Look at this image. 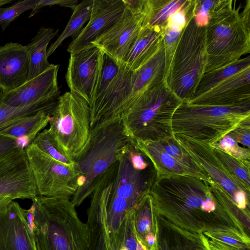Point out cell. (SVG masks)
Segmentation results:
<instances>
[{
	"label": "cell",
	"instance_id": "obj_12",
	"mask_svg": "<svg viewBox=\"0 0 250 250\" xmlns=\"http://www.w3.org/2000/svg\"><path fill=\"white\" fill-rule=\"evenodd\" d=\"M174 137L212 181L228 194L239 208L249 210L250 189L228 172L214 153L211 145L184 135H175Z\"/></svg>",
	"mask_w": 250,
	"mask_h": 250
},
{
	"label": "cell",
	"instance_id": "obj_42",
	"mask_svg": "<svg viewBox=\"0 0 250 250\" xmlns=\"http://www.w3.org/2000/svg\"><path fill=\"white\" fill-rule=\"evenodd\" d=\"M16 144L18 148L25 149L31 143L28 136L23 135L15 139Z\"/></svg>",
	"mask_w": 250,
	"mask_h": 250
},
{
	"label": "cell",
	"instance_id": "obj_33",
	"mask_svg": "<svg viewBox=\"0 0 250 250\" xmlns=\"http://www.w3.org/2000/svg\"><path fill=\"white\" fill-rule=\"evenodd\" d=\"M183 30L166 26L163 30V43L165 58V82L168 76L173 57Z\"/></svg>",
	"mask_w": 250,
	"mask_h": 250
},
{
	"label": "cell",
	"instance_id": "obj_41",
	"mask_svg": "<svg viewBox=\"0 0 250 250\" xmlns=\"http://www.w3.org/2000/svg\"><path fill=\"white\" fill-rule=\"evenodd\" d=\"M205 239L208 250H240L227 246L221 242L208 239L205 236Z\"/></svg>",
	"mask_w": 250,
	"mask_h": 250
},
{
	"label": "cell",
	"instance_id": "obj_40",
	"mask_svg": "<svg viewBox=\"0 0 250 250\" xmlns=\"http://www.w3.org/2000/svg\"><path fill=\"white\" fill-rule=\"evenodd\" d=\"M125 6L134 15H142L145 0H123Z\"/></svg>",
	"mask_w": 250,
	"mask_h": 250
},
{
	"label": "cell",
	"instance_id": "obj_13",
	"mask_svg": "<svg viewBox=\"0 0 250 250\" xmlns=\"http://www.w3.org/2000/svg\"><path fill=\"white\" fill-rule=\"evenodd\" d=\"M38 195L25 149L0 158V197L32 200Z\"/></svg>",
	"mask_w": 250,
	"mask_h": 250
},
{
	"label": "cell",
	"instance_id": "obj_23",
	"mask_svg": "<svg viewBox=\"0 0 250 250\" xmlns=\"http://www.w3.org/2000/svg\"><path fill=\"white\" fill-rule=\"evenodd\" d=\"M58 31L59 29L55 30L53 28L42 27L31 42L25 46L29 60L27 81L42 73L53 65L48 61L47 48Z\"/></svg>",
	"mask_w": 250,
	"mask_h": 250
},
{
	"label": "cell",
	"instance_id": "obj_9",
	"mask_svg": "<svg viewBox=\"0 0 250 250\" xmlns=\"http://www.w3.org/2000/svg\"><path fill=\"white\" fill-rule=\"evenodd\" d=\"M90 121V106L85 99L71 91L59 96L48 129L60 151L73 161L88 139Z\"/></svg>",
	"mask_w": 250,
	"mask_h": 250
},
{
	"label": "cell",
	"instance_id": "obj_15",
	"mask_svg": "<svg viewBox=\"0 0 250 250\" xmlns=\"http://www.w3.org/2000/svg\"><path fill=\"white\" fill-rule=\"evenodd\" d=\"M143 19L142 15L133 14L125 7L115 23L92 43L120 64L124 62L136 40Z\"/></svg>",
	"mask_w": 250,
	"mask_h": 250
},
{
	"label": "cell",
	"instance_id": "obj_14",
	"mask_svg": "<svg viewBox=\"0 0 250 250\" xmlns=\"http://www.w3.org/2000/svg\"><path fill=\"white\" fill-rule=\"evenodd\" d=\"M102 51L91 43L84 48L70 53L65 75L67 84L74 92L91 103Z\"/></svg>",
	"mask_w": 250,
	"mask_h": 250
},
{
	"label": "cell",
	"instance_id": "obj_7",
	"mask_svg": "<svg viewBox=\"0 0 250 250\" xmlns=\"http://www.w3.org/2000/svg\"><path fill=\"white\" fill-rule=\"evenodd\" d=\"M250 119V104L233 106L197 105L182 102L172 121L173 135L212 145Z\"/></svg>",
	"mask_w": 250,
	"mask_h": 250
},
{
	"label": "cell",
	"instance_id": "obj_29",
	"mask_svg": "<svg viewBox=\"0 0 250 250\" xmlns=\"http://www.w3.org/2000/svg\"><path fill=\"white\" fill-rule=\"evenodd\" d=\"M249 67H250V55L205 73L193 96L209 90L226 78Z\"/></svg>",
	"mask_w": 250,
	"mask_h": 250
},
{
	"label": "cell",
	"instance_id": "obj_18",
	"mask_svg": "<svg viewBox=\"0 0 250 250\" xmlns=\"http://www.w3.org/2000/svg\"><path fill=\"white\" fill-rule=\"evenodd\" d=\"M125 8L123 0H93L87 24L70 42L67 51L72 53L92 43L115 23Z\"/></svg>",
	"mask_w": 250,
	"mask_h": 250
},
{
	"label": "cell",
	"instance_id": "obj_5",
	"mask_svg": "<svg viewBox=\"0 0 250 250\" xmlns=\"http://www.w3.org/2000/svg\"><path fill=\"white\" fill-rule=\"evenodd\" d=\"M165 67L163 43L150 59L135 71L129 69L123 62L120 63L116 76L91 115L90 127L121 118L142 94L164 81Z\"/></svg>",
	"mask_w": 250,
	"mask_h": 250
},
{
	"label": "cell",
	"instance_id": "obj_19",
	"mask_svg": "<svg viewBox=\"0 0 250 250\" xmlns=\"http://www.w3.org/2000/svg\"><path fill=\"white\" fill-rule=\"evenodd\" d=\"M0 250H38L24 209L13 200L0 212Z\"/></svg>",
	"mask_w": 250,
	"mask_h": 250
},
{
	"label": "cell",
	"instance_id": "obj_21",
	"mask_svg": "<svg viewBox=\"0 0 250 250\" xmlns=\"http://www.w3.org/2000/svg\"><path fill=\"white\" fill-rule=\"evenodd\" d=\"M156 237L148 250H208L202 233L186 230L157 214Z\"/></svg>",
	"mask_w": 250,
	"mask_h": 250
},
{
	"label": "cell",
	"instance_id": "obj_43",
	"mask_svg": "<svg viewBox=\"0 0 250 250\" xmlns=\"http://www.w3.org/2000/svg\"><path fill=\"white\" fill-rule=\"evenodd\" d=\"M13 200L9 197H0V212L2 211Z\"/></svg>",
	"mask_w": 250,
	"mask_h": 250
},
{
	"label": "cell",
	"instance_id": "obj_17",
	"mask_svg": "<svg viewBox=\"0 0 250 250\" xmlns=\"http://www.w3.org/2000/svg\"><path fill=\"white\" fill-rule=\"evenodd\" d=\"M188 104L233 106L250 104V67L226 78L209 90L183 101Z\"/></svg>",
	"mask_w": 250,
	"mask_h": 250
},
{
	"label": "cell",
	"instance_id": "obj_34",
	"mask_svg": "<svg viewBox=\"0 0 250 250\" xmlns=\"http://www.w3.org/2000/svg\"><path fill=\"white\" fill-rule=\"evenodd\" d=\"M227 0H194L193 16L197 25L205 27L210 15L223 6Z\"/></svg>",
	"mask_w": 250,
	"mask_h": 250
},
{
	"label": "cell",
	"instance_id": "obj_36",
	"mask_svg": "<svg viewBox=\"0 0 250 250\" xmlns=\"http://www.w3.org/2000/svg\"><path fill=\"white\" fill-rule=\"evenodd\" d=\"M221 149L244 164L250 166V149L241 146L228 134L217 143L211 145Z\"/></svg>",
	"mask_w": 250,
	"mask_h": 250
},
{
	"label": "cell",
	"instance_id": "obj_27",
	"mask_svg": "<svg viewBox=\"0 0 250 250\" xmlns=\"http://www.w3.org/2000/svg\"><path fill=\"white\" fill-rule=\"evenodd\" d=\"M93 0H83L75 7L64 29L47 49L48 57L53 54L67 38L72 37L74 39L81 33L83 25L89 20Z\"/></svg>",
	"mask_w": 250,
	"mask_h": 250
},
{
	"label": "cell",
	"instance_id": "obj_39",
	"mask_svg": "<svg viewBox=\"0 0 250 250\" xmlns=\"http://www.w3.org/2000/svg\"><path fill=\"white\" fill-rule=\"evenodd\" d=\"M18 148L15 139L0 135V158Z\"/></svg>",
	"mask_w": 250,
	"mask_h": 250
},
{
	"label": "cell",
	"instance_id": "obj_44",
	"mask_svg": "<svg viewBox=\"0 0 250 250\" xmlns=\"http://www.w3.org/2000/svg\"><path fill=\"white\" fill-rule=\"evenodd\" d=\"M13 0H0V7L4 4L10 3Z\"/></svg>",
	"mask_w": 250,
	"mask_h": 250
},
{
	"label": "cell",
	"instance_id": "obj_4",
	"mask_svg": "<svg viewBox=\"0 0 250 250\" xmlns=\"http://www.w3.org/2000/svg\"><path fill=\"white\" fill-rule=\"evenodd\" d=\"M225 4L209 16L205 28V73L241 59L250 52V0L242 11Z\"/></svg>",
	"mask_w": 250,
	"mask_h": 250
},
{
	"label": "cell",
	"instance_id": "obj_26",
	"mask_svg": "<svg viewBox=\"0 0 250 250\" xmlns=\"http://www.w3.org/2000/svg\"><path fill=\"white\" fill-rule=\"evenodd\" d=\"M120 64L102 51L98 73L90 104L91 115L96 110L112 81L116 76Z\"/></svg>",
	"mask_w": 250,
	"mask_h": 250
},
{
	"label": "cell",
	"instance_id": "obj_25",
	"mask_svg": "<svg viewBox=\"0 0 250 250\" xmlns=\"http://www.w3.org/2000/svg\"><path fill=\"white\" fill-rule=\"evenodd\" d=\"M188 0H145L142 27L164 30L169 16Z\"/></svg>",
	"mask_w": 250,
	"mask_h": 250
},
{
	"label": "cell",
	"instance_id": "obj_31",
	"mask_svg": "<svg viewBox=\"0 0 250 250\" xmlns=\"http://www.w3.org/2000/svg\"><path fill=\"white\" fill-rule=\"evenodd\" d=\"M212 147L214 153L228 172L250 189V166L244 164L221 149Z\"/></svg>",
	"mask_w": 250,
	"mask_h": 250
},
{
	"label": "cell",
	"instance_id": "obj_24",
	"mask_svg": "<svg viewBox=\"0 0 250 250\" xmlns=\"http://www.w3.org/2000/svg\"><path fill=\"white\" fill-rule=\"evenodd\" d=\"M56 104L35 114L19 119L0 130V135L14 139L26 135L32 143L37 135L49 123Z\"/></svg>",
	"mask_w": 250,
	"mask_h": 250
},
{
	"label": "cell",
	"instance_id": "obj_37",
	"mask_svg": "<svg viewBox=\"0 0 250 250\" xmlns=\"http://www.w3.org/2000/svg\"><path fill=\"white\" fill-rule=\"evenodd\" d=\"M228 135L237 143L250 148V119L244 121Z\"/></svg>",
	"mask_w": 250,
	"mask_h": 250
},
{
	"label": "cell",
	"instance_id": "obj_28",
	"mask_svg": "<svg viewBox=\"0 0 250 250\" xmlns=\"http://www.w3.org/2000/svg\"><path fill=\"white\" fill-rule=\"evenodd\" d=\"M134 224L136 233L143 243L147 234L156 235L157 214L149 192L141 200L135 208Z\"/></svg>",
	"mask_w": 250,
	"mask_h": 250
},
{
	"label": "cell",
	"instance_id": "obj_38",
	"mask_svg": "<svg viewBox=\"0 0 250 250\" xmlns=\"http://www.w3.org/2000/svg\"><path fill=\"white\" fill-rule=\"evenodd\" d=\"M78 0H38L35 6L32 9L29 18L33 17L42 7L46 6L59 5L70 8L72 10L78 4Z\"/></svg>",
	"mask_w": 250,
	"mask_h": 250
},
{
	"label": "cell",
	"instance_id": "obj_16",
	"mask_svg": "<svg viewBox=\"0 0 250 250\" xmlns=\"http://www.w3.org/2000/svg\"><path fill=\"white\" fill-rule=\"evenodd\" d=\"M59 65H53L42 73L26 81L17 89L3 93L4 103L13 107L23 108L38 104H50L60 96L57 75Z\"/></svg>",
	"mask_w": 250,
	"mask_h": 250
},
{
	"label": "cell",
	"instance_id": "obj_2",
	"mask_svg": "<svg viewBox=\"0 0 250 250\" xmlns=\"http://www.w3.org/2000/svg\"><path fill=\"white\" fill-rule=\"evenodd\" d=\"M24 210L38 250H89L86 224L69 198L38 195Z\"/></svg>",
	"mask_w": 250,
	"mask_h": 250
},
{
	"label": "cell",
	"instance_id": "obj_20",
	"mask_svg": "<svg viewBox=\"0 0 250 250\" xmlns=\"http://www.w3.org/2000/svg\"><path fill=\"white\" fill-rule=\"evenodd\" d=\"M29 73V60L25 46L16 42L0 46V88L3 93L24 83Z\"/></svg>",
	"mask_w": 250,
	"mask_h": 250
},
{
	"label": "cell",
	"instance_id": "obj_32",
	"mask_svg": "<svg viewBox=\"0 0 250 250\" xmlns=\"http://www.w3.org/2000/svg\"><path fill=\"white\" fill-rule=\"evenodd\" d=\"M38 149L52 158L65 165L74 164L73 161L64 155L55 143L48 128L44 129L32 143Z\"/></svg>",
	"mask_w": 250,
	"mask_h": 250
},
{
	"label": "cell",
	"instance_id": "obj_8",
	"mask_svg": "<svg viewBox=\"0 0 250 250\" xmlns=\"http://www.w3.org/2000/svg\"><path fill=\"white\" fill-rule=\"evenodd\" d=\"M206 63L205 28L197 25L192 13L182 32L165 81L182 102L194 94L205 73Z\"/></svg>",
	"mask_w": 250,
	"mask_h": 250
},
{
	"label": "cell",
	"instance_id": "obj_22",
	"mask_svg": "<svg viewBox=\"0 0 250 250\" xmlns=\"http://www.w3.org/2000/svg\"><path fill=\"white\" fill-rule=\"evenodd\" d=\"M163 30L158 28L142 27L133 46L123 62L131 71L145 63L163 43Z\"/></svg>",
	"mask_w": 250,
	"mask_h": 250
},
{
	"label": "cell",
	"instance_id": "obj_11",
	"mask_svg": "<svg viewBox=\"0 0 250 250\" xmlns=\"http://www.w3.org/2000/svg\"><path fill=\"white\" fill-rule=\"evenodd\" d=\"M134 141L135 146L152 163L157 176L186 175L200 178L210 183L213 182L210 176L188 153L174 137L158 142L135 140Z\"/></svg>",
	"mask_w": 250,
	"mask_h": 250
},
{
	"label": "cell",
	"instance_id": "obj_30",
	"mask_svg": "<svg viewBox=\"0 0 250 250\" xmlns=\"http://www.w3.org/2000/svg\"><path fill=\"white\" fill-rule=\"evenodd\" d=\"M3 92L0 88V131L19 119L55 105L57 101L50 104H38L23 108H15L5 104Z\"/></svg>",
	"mask_w": 250,
	"mask_h": 250
},
{
	"label": "cell",
	"instance_id": "obj_6",
	"mask_svg": "<svg viewBox=\"0 0 250 250\" xmlns=\"http://www.w3.org/2000/svg\"><path fill=\"white\" fill-rule=\"evenodd\" d=\"M182 102L163 81L142 94L121 118L133 139L164 140L174 137L172 117Z\"/></svg>",
	"mask_w": 250,
	"mask_h": 250
},
{
	"label": "cell",
	"instance_id": "obj_3",
	"mask_svg": "<svg viewBox=\"0 0 250 250\" xmlns=\"http://www.w3.org/2000/svg\"><path fill=\"white\" fill-rule=\"evenodd\" d=\"M133 142L121 118L91 129L85 144L73 160L78 175V188L71 200L75 207L91 195L104 175L127 152Z\"/></svg>",
	"mask_w": 250,
	"mask_h": 250
},
{
	"label": "cell",
	"instance_id": "obj_1",
	"mask_svg": "<svg viewBox=\"0 0 250 250\" xmlns=\"http://www.w3.org/2000/svg\"><path fill=\"white\" fill-rule=\"evenodd\" d=\"M149 194L156 214L186 230L201 234L234 228L247 233L236 205L202 179L186 175L158 176Z\"/></svg>",
	"mask_w": 250,
	"mask_h": 250
},
{
	"label": "cell",
	"instance_id": "obj_35",
	"mask_svg": "<svg viewBox=\"0 0 250 250\" xmlns=\"http://www.w3.org/2000/svg\"><path fill=\"white\" fill-rule=\"evenodd\" d=\"M38 0H19L13 5L6 8L0 7V25L4 30L10 23L22 13L32 9Z\"/></svg>",
	"mask_w": 250,
	"mask_h": 250
},
{
	"label": "cell",
	"instance_id": "obj_10",
	"mask_svg": "<svg viewBox=\"0 0 250 250\" xmlns=\"http://www.w3.org/2000/svg\"><path fill=\"white\" fill-rule=\"evenodd\" d=\"M39 195L70 199L78 188L74 165L60 162L31 144L25 149Z\"/></svg>",
	"mask_w": 250,
	"mask_h": 250
}]
</instances>
